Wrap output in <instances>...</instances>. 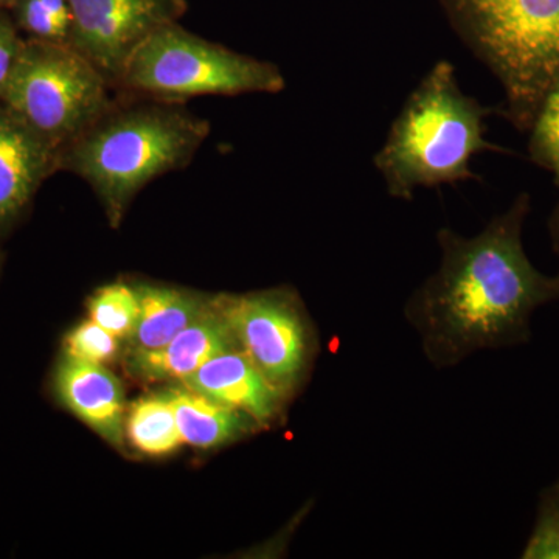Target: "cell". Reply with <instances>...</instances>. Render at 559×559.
I'll return each instance as SVG.
<instances>
[{"mask_svg":"<svg viewBox=\"0 0 559 559\" xmlns=\"http://www.w3.org/2000/svg\"><path fill=\"white\" fill-rule=\"evenodd\" d=\"M55 165L60 151L0 109V227L20 215Z\"/></svg>","mask_w":559,"mask_h":559,"instance_id":"12","label":"cell"},{"mask_svg":"<svg viewBox=\"0 0 559 559\" xmlns=\"http://www.w3.org/2000/svg\"><path fill=\"white\" fill-rule=\"evenodd\" d=\"M119 337L92 319L75 326L64 341L66 356L97 364L110 362L119 355Z\"/></svg>","mask_w":559,"mask_h":559,"instance_id":"18","label":"cell"},{"mask_svg":"<svg viewBox=\"0 0 559 559\" xmlns=\"http://www.w3.org/2000/svg\"><path fill=\"white\" fill-rule=\"evenodd\" d=\"M231 348L240 347L213 297L210 310L164 347L128 353L127 367L138 380L182 382L210 359Z\"/></svg>","mask_w":559,"mask_h":559,"instance_id":"10","label":"cell"},{"mask_svg":"<svg viewBox=\"0 0 559 559\" xmlns=\"http://www.w3.org/2000/svg\"><path fill=\"white\" fill-rule=\"evenodd\" d=\"M139 297V316L134 330L128 337L130 353L150 352L164 347L168 342L197 322L210 310L212 299L170 286H134Z\"/></svg>","mask_w":559,"mask_h":559,"instance_id":"13","label":"cell"},{"mask_svg":"<svg viewBox=\"0 0 559 559\" xmlns=\"http://www.w3.org/2000/svg\"><path fill=\"white\" fill-rule=\"evenodd\" d=\"M90 318L119 340H128L139 316V297L134 286L110 283L95 290L87 304Z\"/></svg>","mask_w":559,"mask_h":559,"instance_id":"16","label":"cell"},{"mask_svg":"<svg viewBox=\"0 0 559 559\" xmlns=\"http://www.w3.org/2000/svg\"><path fill=\"white\" fill-rule=\"evenodd\" d=\"M62 404L116 448L124 443V390L105 364L64 355L57 370Z\"/></svg>","mask_w":559,"mask_h":559,"instance_id":"11","label":"cell"},{"mask_svg":"<svg viewBox=\"0 0 559 559\" xmlns=\"http://www.w3.org/2000/svg\"><path fill=\"white\" fill-rule=\"evenodd\" d=\"M527 132L530 159L554 176L559 190V80L540 102Z\"/></svg>","mask_w":559,"mask_h":559,"instance_id":"17","label":"cell"},{"mask_svg":"<svg viewBox=\"0 0 559 559\" xmlns=\"http://www.w3.org/2000/svg\"><path fill=\"white\" fill-rule=\"evenodd\" d=\"M22 44L14 36L13 31L0 20V98L5 90L7 81L20 53Z\"/></svg>","mask_w":559,"mask_h":559,"instance_id":"21","label":"cell"},{"mask_svg":"<svg viewBox=\"0 0 559 559\" xmlns=\"http://www.w3.org/2000/svg\"><path fill=\"white\" fill-rule=\"evenodd\" d=\"M543 496L559 507V479L550 488H547Z\"/></svg>","mask_w":559,"mask_h":559,"instance_id":"23","label":"cell"},{"mask_svg":"<svg viewBox=\"0 0 559 559\" xmlns=\"http://www.w3.org/2000/svg\"><path fill=\"white\" fill-rule=\"evenodd\" d=\"M132 447L151 457L171 454L183 444L167 392L142 396L131 404L124 423Z\"/></svg>","mask_w":559,"mask_h":559,"instance_id":"15","label":"cell"},{"mask_svg":"<svg viewBox=\"0 0 559 559\" xmlns=\"http://www.w3.org/2000/svg\"><path fill=\"white\" fill-rule=\"evenodd\" d=\"M521 558L559 559V507L544 496H540L535 525Z\"/></svg>","mask_w":559,"mask_h":559,"instance_id":"19","label":"cell"},{"mask_svg":"<svg viewBox=\"0 0 559 559\" xmlns=\"http://www.w3.org/2000/svg\"><path fill=\"white\" fill-rule=\"evenodd\" d=\"M114 100L60 154V165L86 180L117 226L151 180L182 170L210 134V123L178 103Z\"/></svg>","mask_w":559,"mask_h":559,"instance_id":"3","label":"cell"},{"mask_svg":"<svg viewBox=\"0 0 559 559\" xmlns=\"http://www.w3.org/2000/svg\"><path fill=\"white\" fill-rule=\"evenodd\" d=\"M116 87L134 97L180 105L204 95L280 94L286 79L274 62L227 49L175 22L134 51Z\"/></svg>","mask_w":559,"mask_h":559,"instance_id":"5","label":"cell"},{"mask_svg":"<svg viewBox=\"0 0 559 559\" xmlns=\"http://www.w3.org/2000/svg\"><path fill=\"white\" fill-rule=\"evenodd\" d=\"M2 2H3V0H0V3H2Z\"/></svg>","mask_w":559,"mask_h":559,"instance_id":"24","label":"cell"},{"mask_svg":"<svg viewBox=\"0 0 559 559\" xmlns=\"http://www.w3.org/2000/svg\"><path fill=\"white\" fill-rule=\"evenodd\" d=\"M179 384L231 409L245 412L261 428L277 421L289 400L257 369L241 348L219 353Z\"/></svg>","mask_w":559,"mask_h":559,"instance_id":"9","label":"cell"},{"mask_svg":"<svg viewBox=\"0 0 559 559\" xmlns=\"http://www.w3.org/2000/svg\"><path fill=\"white\" fill-rule=\"evenodd\" d=\"M68 43L119 83L134 51L153 33L186 14L187 0H69Z\"/></svg>","mask_w":559,"mask_h":559,"instance_id":"8","label":"cell"},{"mask_svg":"<svg viewBox=\"0 0 559 559\" xmlns=\"http://www.w3.org/2000/svg\"><path fill=\"white\" fill-rule=\"evenodd\" d=\"M167 393L180 436L190 447L218 448L261 429L259 423L245 412L231 409L183 385L168 389Z\"/></svg>","mask_w":559,"mask_h":559,"instance_id":"14","label":"cell"},{"mask_svg":"<svg viewBox=\"0 0 559 559\" xmlns=\"http://www.w3.org/2000/svg\"><path fill=\"white\" fill-rule=\"evenodd\" d=\"M238 347L288 399L299 390L316 355L314 330L288 288L215 297Z\"/></svg>","mask_w":559,"mask_h":559,"instance_id":"7","label":"cell"},{"mask_svg":"<svg viewBox=\"0 0 559 559\" xmlns=\"http://www.w3.org/2000/svg\"><path fill=\"white\" fill-rule=\"evenodd\" d=\"M530 209L522 191L474 237L450 227L437 231L439 270L404 307L436 369H451L481 349L527 344L533 314L559 301V272L544 274L525 252Z\"/></svg>","mask_w":559,"mask_h":559,"instance_id":"1","label":"cell"},{"mask_svg":"<svg viewBox=\"0 0 559 559\" xmlns=\"http://www.w3.org/2000/svg\"><path fill=\"white\" fill-rule=\"evenodd\" d=\"M547 227H549L551 249H554L555 255L559 259V201L557 207L551 212Z\"/></svg>","mask_w":559,"mask_h":559,"instance_id":"22","label":"cell"},{"mask_svg":"<svg viewBox=\"0 0 559 559\" xmlns=\"http://www.w3.org/2000/svg\"><path fill=\"white\" fill-rule=\"evenodd\" d=\"M491 112L462 91L450 60L437 61L411 92L374 154V168L390 197L411 202L418 189L479 180L471 168L474 157L506 153L487 139Z\"/></svg>","mask_w":559,"mask_h":559,"instance_id":"2","label":"cell"},{"mask_svg":"<svg viewBox=\"0 0 559 559\" xmlns=\"http://www.w3.org/2000/svg\"><path fill=\"white\" fill-rule=\"evenodd\" d=\"M452 31L499 81L502 114L527 132L559 80V0H440Z\"/></svg>","mask_w":559,"mask_h":559,"instance_id":"4","label":"cell"},{"mask_svg":"<svg viewBox=\"0 0 559 559\" xmlns=\"http://www.w3.org/2000/svg\"><path fill=\"white\" fill-rule=\"evenodd\" d=\"M112 87L108 76L69 43L36 39L22 44L2 100L61 154L110 108Z\"/></svg>","mask_w":559,"mask_h":559,"instance_id":"6","label":"cell"},{"mask_svg":"<svg viewBox=\"0 0 559 559\" xmlns=\"http://www.w3.org/2000/svg\"><path fill=\"white\" fill-rule=\"evenodd\" d=\"M20 22L36 39L68 43L69 28L62 25L43 0H20Z\"/></svg>","mask_w":559,"mask_h":559,"instance_id":"20","label":"cell"}]
</instances>
